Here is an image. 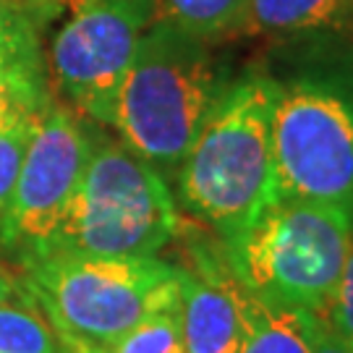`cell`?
Instances as JSON below:
<instances>
[{"mask_svg":"<svg viewBox=\"0 0 353 353\" xmlns=\"http://www.w3.org/2000/svg\"><path fill=\"white\" fill-rule=\"evenodd\" d=\"M178 199L230 243L275 194L272 76L252 68L217 94L176 170Z\"/></svg>","mask_w":353,"mask_h":353,"instance_id":"cell-1","label":"cell"},{"mask_svg":"<svg viewBox=\"0 0 353 353\" xmlns=\"http://www.w3.org/2000/svg\"><path fill=\"white\" fill-rule=\"evenodd\" d=\"M272 168L280 196L353 212L351 55L306 58L272 76Z\"/></svg>","mask_w":353,"mask_h":353,"instance_id":"cell-2","label":"cell"},{"mask_svg":"<svg viewBox=\"0 0 353 353\" xmlns=\"http://www.w3.org/2000/svg\"><path fill=\"white\" fill-rule=\"evenodd\" d=\"M21 265L26 296L65 353H100L144 316L181 301L178 267L160 256L48 252Z\"/></svg>","mask_w":353,"mask_h":353,"instance_id":"cell-3","label":"cell"},{"mask_svg":"<svg viewBox=\"0 0 353 353\" xmlns=\"http://www.w3.org/2000/svg\"><path fill=\"white\" fill-rule=\"evenodd\" d=\"M223 87L210 42L157 19L118 87L110 126L141 160L170 173L178 170Z\"/></svg>","mask_w":353,"mask_h":353,"instance_id":"cell-4","label":"cell"},{"mask_svg":"<svg viewBox=\"0 0 353 353\" xmlns=\"http://www.w3.org/2000/svg\"><path fill=\"white\" fill-rule=\"evenodd\" d=\"M353 246V212L275 194L230 243L228 265L252 296L322 316Z\"/></svg>","mask_w":353,"mask_h":353,"instance_id":"cell-5","label":"cell"},{"mask_svg":"<svg viewBox=\"0 0 353 353\" xmlns=\"http://www.w3.org/2000/svg\"><path fill=\"white\" fill-rule=\"evenodd\" d=\"M181 233L183 223L165 173L123 141H94L48 252L157 256Z\"/></svg>","mask_w":353,"mask_h":353,"instance_id":"cell-6","label":"cell"},{"mask_svg":"<svg viewBox=\"0 0 353 353\" xmlns=\"http://www.w3.org/2000/svg\"><path fill=\"white\" fill-rule=\"evenodd\" d=\"M157 19L160 0H76L48 55L65 105L110 126L118 87Z\"/></svg>","mask_w":353,"mask_h":353,"instance_id":"cell-7","label":"cell"},{"mask_svg":"<svg viewBox=\"0 0 353 353\" xmlns=\"http://www.w3.org/2000/svg\"><path fill=\"white\" fill-rule=\"evenodd\" d=\"M81 118L65 102H50L32 126L11 207L0 225V243L21 262L52 246L84 176L94 141Z\"/></svg>","mask_w":353,"mask_h":353,"instance_id":"cell-8","label":"cell"},{"mask_svg":"<svg viewBox=\"0 0 353 353\" xmlns=\"http://www.w3.org/2000/svg\"><path fill=\"white\" fill-rule=\"evenodd\" d=\"M178 267L186 353H239L246 327V288L228 265L223 243H191Z\"/></svg>","mask_w":353,"mask_h":353,"instance_id":"cell-9","label":"cell"},{"mask_svg":"<svg viewBox=\"0 0 353 353\" xmlns=\"http://www.w3.org/2000/svg\"><path fill=\"white\" fill-rule=\"evenodd\" d=\"M353 26V0H246L239 34L303 37Z\"/></svg>","mask_w":353,"mask_h":353,"instance_id":"cell-10","label":"cell"},{"mask_svg":"<svg viewBox=\"0 0 353 353\" xmlns=\"http://www.w3.org/2000/svg\"><path fill=\"white\" fill-rule=\"evenodd\" d=\"M322 319L296 306L270 303L246 290V327L239 353H314Z\"/></svg>","mask_w":353,"mask_h":353,"instance_id":"cell-11","label":"cell"},{"mask_svg":"<svg viewBox=\"0 0 353 353\" xmlns=\"http://www.w3.org/2000/svg\"><path fill=\"white\" fill-rule=\"evenodd\" d=\"M0 353H65L58 332L26 290L0 301Z\"/></svg>","mask_w":353,"mask_h":353,"instance_id":"cell-12","label":"cell"},{"mask_svg":"<svg viewBox=\"0 0 353 353\" xmlns=\"http://www.w3.org/2000/svg\"><path fill=\"white\" fill-rule=\"evenodd\" d=\"M246 0H160V19L194 37L214 42L239 34Z\"/></svg>","mask_w":353,"mask_h":353,"instance_id":"cell-13","label":"cell"},{"mask_svg":"<svg viewBox=\"0 0 353 353\" xmlns=\"http://www.w3.org/2000/svg\"><path fill=\"white\" fill-rule=\"evenodd\" d=\"M100 353H186L181 330V301L144 316L134 327L102 345Z\"/></svg>","mask_w":353,"mask_h":353,"instance_id":"cell-14","label":"cell"},{"mask_svg":"<svg viewBox=\"0 0 353 353\" xmlns=\"http://www.w3.org/2000/svg\"><path fill=\"white\" fill-rule=\"evenodd\" d=\"M48 105L45 74L0 61V128L34 121Z\"/></svg>","mask_w":353,"mask_h":353,"instance_id":"cell-15","label":"cell"},{"mask_svg":"<svg viewBox=\"0 0 353 353\" xmlns=\"http://www.w3.org/2000/svg\"><path fill=\"white\" fill-rule=\"evenodd\" d=\"M0 61L45 74L37 26L13 0H0Z\"/></svg>","mask_w":353,"mask_h":353,"instance_id":"cell-16","label":"cell"},{"mask_svg":"<svg viewBox=\"0 0 353 353\" xmlns=\"http://www.w3.org/2000/svg\"><path fill=\"white\" fill-rule=\"evenodd\" d=\"M34 121H24V123H13V126L0 128V225H3L8 207H11L19 170H21V163H24V152L26 144H29V137H32Z\"/></svg>","mask_w":353,"mask_h":353,"instance_id":"cell-17","label":"cell"},{"mask_svg":"<svg viewBox=\"0 0 353 353\" xmlns=\"http://www.w3.org/2000/svg\"><path fill=\"white\" fill-rule=\"evenodd\" d=\"M319 319L330 332H335L338 338L353 345V246L341 272V280H338Z\"/></svg>","mask_w":353,"mask_h":353,"instance_id":"cell-18","label":"cell"},{"mask_svg":"<svg viewBox=\"0 0 353 353\" xmlns=\"http://www.w3.org/2000/svg\"><path fill=\"white\" fill-rule=\"evenodd\" d=\"M13 3H16L26 19L39 29V26L55 21L65 8L74 6L76 0H13Z\"/></svg>","mask_w":353,"mask_h":353,"instance_id":"cell-19","label":"cell"},{"mask_svg":"<svg viewBox=\"0 0 353 353\" xmlns=\"http://www.w3.org/2000/svg\"><path fill=\"white\" fill-rule=\"evenodd\" d=\"M314 353H353V345L345 343L343 338H338L335 332H330V330L322 325L319 332H316Z\"/></svg>","mask_w":353,"mask_h":353,"instance_id":"cell-20","label":"cell"},{"mask_svg":"<svg viewBox=\"0 0 353 353\" xmlns=\"http://www.w3.org/2000/svg\"><path fill=\"white\" fill-rule=\"evenodd\" d=\"M24 293V285L21 280L13 275L8 267L0 265V301H8V299H16Z\"/></svg>","mask_w":353,"mask_h":353,"instance_id":"cell-21","label":"cell"}]
</instances>
